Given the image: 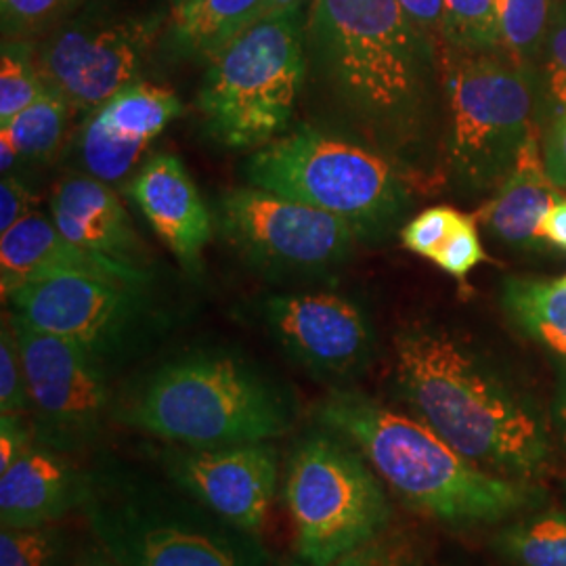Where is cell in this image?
Instances as JSON below:
<instances>
[{
    "label": "cell",
    "mask_w": 566,
    "mask_h": 566,
    "mask_svg": "<svg viewBox=\"0 0 566 566\" xmlns=\"http://www.w3.org/2000/svg\"><path fill=\"white\" fill-rule=\"evenodd\" d=\"M306 57L344 120L397 147L422 135L439 55L397 0H313Z\"/></svg>",
    "instance_id": "obj_2"
},
{
    "label": "cell",
    "mask_w": 566,
    "mask_h": 566,
    "mask_svg": "<svg viewBox=\"0 0 566 566\" xmlns=\"http://www.w3.org/2000/svg\"><path fill=\"white\" fill-rule=\"evenodd\" d=\"M405 15L434 44L437 55L447 49L446 0H397Z\"/></svg>",
    "instance_id": "obj_38"
},
{
    "label": "cell",
    "mask_w": 566,
    "mask_h": 566,
    "mask_svg": "<svg viewBox=\"0 0 566 566\" xmlns=\"http://www.w3.org/2000/svg\"><path fill=\"white\" fill-rule=\"evenodd\" d=\"M447 49L504 55L497 0H446Z\"/></svg>",
    "instance_id": "obj_28"
},
{
    "label": "cell",
    "mask_w": 566,
    "mask_h": 566,
    "mask_svg": "<svg viewBox=\"0 0 566 566\" xmlns=\"http://www.w3.org/2000/svg\"><path fill=\"white\" fill-rule=\"evenodd\" d=\"M554 420H556V428L558 434L563 439V446L566 449V380L560 385L558 390V399H556V409H554Z\"/></svg>",
    "instance_id": "obj_45"
},
{
    "label": "cell",
    "mask_w": 566,
    "mask_h": 566,
    "mask_svg": "<svg viewBox=\"0 0 566 566\" xmlns=\"http://www.w3.org/2000/svg\"><path fill=\"white\" fill-rule=\"evenodd\" d=\"M546 86L558 114L566 112V0L554 2L546 42L542 49Z\"/></svg>",
    "instance_id": "obj_36"
},
{
    "label": "cell",
    "mask_w": 566,
    "mask_h": 566,
    "mask_svg": "<svg viewBox=\"0 0 566 566\" xmlns=\"http://www.w3.org/2000/svg\"><path fill=\"white\" fill-rule=\"evenodd\" d=\"M254 313L292 364L332 388H348L374 359L367 313L340 294H273Z\"/></svg>",
    "instance_id": "obj_14"
},
{
    "label": "cell",
    "mask_w": 566,
    "mask_h": 566,
    "mask_svg": "<svg viewBox=\"0 0 566 566\" xmlns=\"http://www.w3.org/2000/svg\"><path fill=\"white\" fill-rule=\"evenodd\" d=\"M55 271L105 273L124 282L151 285L154 277L103 261L61 235L53 219L39 212L28 214L0 238V292L9 301L21 285Z\"/></svg>",
    "instance_id": "obj_19"
},
{
    "label": "cell",
    "mask_w": 566,
    "mask_h": 566,
    "mask_svg": "<svg viewBox=\"0 0 566 566\" xmlns=\"http://www.w3.org/2000/svg\"><path fill=\"white\" fill-rule=\"evenodd\" d=\"M170 485L252 535L269 521L282 458L273 441L219 447L168 446L158 455Z\"/></svg>",
    "instance_id": "obj_15"
},
{
    "label": "cell",
    "mask_w": 566,
    "mask_h": 566,
    "mask_svg": "<svg viewBox=\"0 0 566 566\" xmlns=\"http://www.w3.org/2000/svg\"><path fill=\"white\" fill-rule=\"evenodd\" d=\"M76 147L82 168L88 172V177L107 185L128 177L147 149V145L114 139L93 116H86L82 122Z\"/></svg>",
    "instance_id": "obj_29"
},
{
    "label": "cell",
    "mask_w": 566,
    "mask_h": 566,
    "mask_svg": "<svg viewBox=\"0 0 566 566\" xmlns=\"http://www.w3.org/2000/svg\"><path fill=\"white\" fill-rule=\"evenodd\" d=\"M392 365L409 411L465 458L521 483L549 470L544 418L460 334L432 322L405 325Z\"/></svg>",
    "instance_id": "obj_1"
},
{
    "label": "cell",
    "mask_w": 566,
    "mask_h": 566,
    "mask_svg": "<svg viewBox=\"0 0 566 566\" xmlns=\"http://www.w3.org/2000/svg\"><path fill=\"white\" fill-rule=\"evenodd\" d=\"M32 401V422L44 446L76 453L93 447L114 413L109 369L82 346L11 313Z\"/></svg>",
    "instance_id": "obj_13"
},
{
    "label": "cell",
    "mask_w": 566,
    "mask_h": 566,
    "mask_svg": "<svg viewBox=\"0 0 566 566\" xmlns=\"http://www.w3.org/2000/svg\"><path fill=\"white\" fill-rule=\"evenodd\" d=\"M181 112V102L170 88L137 81L88 116L118 142L149 145Z\"/></svg>",
    "instance_id": "obj_22"
},
{
    "label": "cell",
    "mask_w": 566,
    "mask_h": 566,
    "mask_svg": "<svg viewBox=\"0 0 566 566\" xmlns=\"http://www.w3.org/2000/svg\"><path fill=\"white\" fill-rule=\"evenodd\" d=\"M214 219L224 242L273 280L329 273L348 261L359 238L332 212L256 187L227 191Z\"/></svg>",
    "instance_id": "obj_12"
},
{
    "label": "cell",
    "mask_w": 566,
    "mask_h": 566,
    "mask_svg": "<svg viewBox=\"0 0 566 566\" xmlns=\"http://www.w3.org/2000/svg\"><path fill=\"white\" fill-rule=\"evenodd\" d=\"M0 413L32 416V401L21 361L20 343L9 313H4L0 329Z\"/></svg>",
    "instance_id": "obj_33"
},
{
    "label": "cell",
    "mask_w": 566,
    "mask_h": 566,
    "mask_svg": "<svg viewBox=\"0 0 566 566\" xmlns=\"http://www.w3.org/2000/svg\"><path fill=\"white\" fill-rule=\"evenodd\" d=\"M11 313L82 346L107 369L139 353L166 325L149 285L105 273L55 271L11 294Z\"/></svg>",
    "instance_id": "obj_10"
},
{
    "label": "cell",
    "mask_w": 566,
    "mask_h": 566,
    "mask_svg": "<svg viewBox=\"0 0 566 566\" xmlns=\"http://www.w3.org/2000/svg\"><path fill=\"white\" fill-rule=\"evenodd\" d=\"M116 424L177 447L277 441L301 420L290 386L227 348H198L154 365L114 401Z\"/></svg>",
    "instance_id": "obj_4"
},
{
    "label": "cell",
    "mask_w": 566,
    "mask_h": 566,
    "mask_svg": "<svg viewBox=\"0 0 566 566\" xmlns=\"http://www.w3.org/2000/svg\"><path fill=\"white\" fill-rule=\"evenodd\" d=\"M537 235L542 242L554 243L566 250V198L556 203L542 219Z\"/></svg>",
    "instance_id": "obj_41"
},
{
    "label": "cell",
    "mask_w": 566,
    "mask_h": 566,
    "mask_svg": "<svg viewBox=\"0 0 566 566\" xmlns=\"http://www.w3.org/2000/svg\"><path fill=\"white\" fill-rule=\"evenodd\" d=\"M560 191L547 175L539 147V130L533 124L497 196L486 203L483 219L502 242L521 248L542 243L537 229L547 212L560 202Z\"/></svg>",
    "instance_id": "obj_20"
},
{
    "label": "cell",
    "mask_w": 566,
    "mask_h": 566,
    "mask_svg": "<svg viewBox=\"0 0 566 566\" xmlns=\"http://www.w3.org/2000/svg\"><path fill=\"white\" fill-rule=\"evenodd\" d=\"M303 2H306V0H264L254 21L263 20V18H269V15H275V13H280V11H285V9L296 7V4H303ZM254 21H252V23H254Z\"/></svg>",
    "instance_id": "obj_44"
},
{
    "label": "cell",
    "mask_w": 566,
    "mask_h": 566,
    "mask_svg": "<svg viewBox=\"0 0 566 566\" xmlns=\"http://www.w3.org/2000/svg\"><path fill=\"white\" fill-rule=\"evenodd\" d=\"M70 566H122L105 547L91 535L84 539L76 552H72Z\"/></svg>",
    "instance_id": "obj_42"
},
{
    "label": "cell",
    "mask_w": 566,
    "mask_h": 566,
    "mask_svg": "<svg viewBox=\"0 0 566 566\" xmlns=\"http://www.w3.org/2000/svg\"><path fill=\"white\" fill-rule=\"evenodd\" d=\"M451 116L449 168L464 189L506 179L531 130L533 93L507 57L449 46L439 55Z\"/></svg>",
    "instance_id": "obj_9"
},
{
    "label": "cell",
    "mask_w": 566,
    "mask_h": 566,
    "mask_svg": "<svg viewBox=\"0 0 566 566\" xmlns=\"http://www.w3.org/2000/svg\"><path fill=\"white\" fill-rule=\"evenodd\" d=\"M313 422L357 447L386 489L439 525H497L542 506L537 486L489 472L413 413L361 390L332 388L313 407Z\"/></svg>",
    "instance_id": "obj_3"
},
{
    "label": "cell",
    "mask_w": 566,
    "mask_h": 566,
    "mask_svg": "<svg viewBox=\"0 0 566 566\" xmlns=\"http://www.w3.org/2000/svg\"><path fill=\"white\" fill-rule=\"evenodd\" d=\"M46 91L36 65V44L2 41L0 51V126H7L21 109Z\"/></svg>",
    "instance_id": "obj_27"
},
{
    "label": "cell",
    "mask_w": 566,
    "mask_h": 566,
    "mask_svg": "<svg viewBox=\"0 0 566 566\" xmlns=\"http://www.w3.org/2000/svg\"><path fill=\"white\" fill-rule=\"evenodd\" d=\"M264 0H187L168 30V49L181 60H208L250 25Z\"/></svg>",
    "instance_id": "obj_21"
},
{
    "label": "cell",
    "mask_w": 566,
    "mask_h": 566,
    "mask_svg": "<svg viewBox=\"0 0 566 566\" xmlns=\"http://www.w3.org/2000/svg\"><path fill=\"white\" fill-rule=\"evenodd\" d=\"M283 465V502L301 565H332L392 526L385 483L340 434L317 424L304 430Z\"/></svg>",
    "instance_id": "obj_7"
},
{
    "label": "cell",
    "mask_w": 566,
    "mask_h": 566,
    "mask_svg": "<svg viewBox=\"0 0 566 566\" xmlns=\"http://www.w3.org/2000/svg\"><path fill=\"white\" fill-rule=\"evenodd\" d=\"M504 304L531 338L566 361V283L507 280Z\"/></svg>",
    "instance_id": "obj_24"
},
{
    "label": "cell",
    "mask_w": 566,
    "mask_h": 566,
    "mask_svg": "<svg viewBox=\"0 0 566 566\" xmlns=\"http://www.w3.org/2000/svg\"><path fill=\"white\" fill-rule=\"evenodd\" d=\"M82 512L91 535L122 566H275L259 535L219 518L181 489L120 465L91 470Z\"/></svg>",
    "instance_id": "obj_5"
},
{
    "label": "cell",
    "mask_w": 566,
    "mask_h": 566,
    "mask_svg": "<svg viewBox=\"0 0 566 566\" xmlns=\"http://www.w3.org/2000/svg\"><path fill=\"white\" fill-rule=\"evenodd\" d=\"M426 544L407 528H388L374 542L357 547L327 566H424Z\"/></svg>",
    "instance_id": "obj_32"
},
{
    "label": "cell",
    "mask_w": 566,
    "mask_h": 566,
    "mask_svg": "<svg viewBox=\"0 0 566 566\" xmlns=\"http://www.w3.org/2000/svg\"><path fill=\"white\" fill-rule=\"evenodd\" d=\"M126 193L182 269L200 273L212 214L185 164L172 154L151 156L126 185Z\"/></svg>",
    "instance_id": "obj_16"
},
{
    "label": "cell",
    "mask_w": 566,
    "mask_h": 566,
    "mask_svg": "<svg viewBox=\"0 0 566 566\" xmlns=\"http://www.w3.org/2000/svg\"><path fill=\"white\" fill-rule=\"evenodd\" d=\"M28 214H32V193L28 185L13 175H4L0 182V233L9 231Z\"/></svg>",
    "instance_id": "obj_39"
},
{
    "label": "cell",
    "mask_w": 566,
    "mask_h": 566,
    "mask_svg": "<svg viewBox=\"0 0 566 566\" xmlns=\"http://www.w3.org/2000/svg\"><path fill=\"white\" fill-rule=\"evenodd\" d=\"M563 282H565V283H566V275H565V277H563Z\"/></svg>",
    "instance_id": "obj_47"
},
{
    "label": "cell",
    "mask_w": 566,
    "mask_h": 566,
    "mask_svg": "<svg viewBox=\"0 0 566 566\" xmlns=\"http://www.w3.org/2000/svg\"><path fill=\"white\" fill-rule=\"evenodd\" d=\"M70 114V103L60 93L46 88L7 126H0V130L9 135L20 158L44 163L60 149Z\"/></svg>",
    "instance_id": "obj_25"
},
{
    "label": "cell",
    "mask_w": 566,
    "mask_h": 566,
    "mask_svg": "<svg viewBox=\"0 0 566 566\" xmlns=\"http://www.w3.org/2000/svg\"><path fill=\"white\" fill-rule=\"evenodd\" d=\"M303 7L245 25L206 60L198 107L227 149H261L287 130L308 78Z\"/></svg>",
    "instance_id": "obj_6"
},
{
    "label": "cell",
    "mask_w": 566,
    "mask_h": 566,
    "mask_svg": "<svg viewBox=\"0 0 566 566\" xmlns=\"http://www.w3.org/2000/svg\"><path fill=\"white\" fill-rule=\"evenodd\" d=\"M51 219L61 235L103 261L151 275V256L120 198L95 177H70L51 196ZM154 277V275H151Z\"/></svg>",
    "instance_id": "obj_17"
},
{
    "label": "cell",
    "mask_w": 566,
    "mask_h": 566,
    "mask_svg": "<svg viewBox=\"0 0 566 566\" xmlns=\"http://www.w3.org/2000/svg\"><path fill=\"white\" fill-rule=\"evenodd\" d=\"M18 158H20V154H18V149L13 147L9 135L0 130V170H2V175H9V172H11V168L15 166Z\"/></svg>",
    "instance_id": "obj_43"
},
{
    "label": "cell",
    "mask_w": 566,
    "mask_h": 566,
    "mask_svg": "<svg viewBox=\"0 0 566 566\" xmlns=\"http://www.w3.org/2000/svg\"><path fill=\"white\" fill-rule=\"evenodd\" d=\"M36 443L39 437L32 416L0 413V472L15 464Z\"/></svg>",
    "instance_id": "obj_37"
},
{
    "label": "cell",
    "mask_w": 566,
    "mask_h": 566,
    "mask_svg": "<svg viewBox=\"0 0 566 566\" xmlns=\"http://www.w3.org/2000/svg\"><path fill=\"white\" fill-rule=\"evenodd\" d=\"M547 175L558 191H566V112L558 114L546 139Z\"/></svg>",
    "instance_id": "obj_40"
},
{
    "label": "cell",
    "mask_w": 566,
    "mask_h": 566,
    "mask_svg": "<svg viewBox=\"0 0 566 566\" xmlns=\"http://www.w3.org/2000/svg\"><path fill=\"white\" fill-rule=\"evenodd\" d=\"M67 537L57 525L0 531V566H70Z\"/></svg>",
    "instance_id": "obj_30"
},
{
    "label": "cell",
    "mask_w": 566,
    "mask_h": 566,
    "mask_svg": "<svg viewBox=\"0 0 566 566\" xmlns=\"http://www.w3.org/2000/svg\"><path fill=\"white\" fill-rule=\"evenodd\" d=\"M464 212L451 206H434L420 212L416 219L405 224L401 242L405 248L418 256L432 261V256L441 250L455 224L460 223Z\"/></svg>",
    "instance_id": "obj_34"
},
{
    "label": "cell",
    "mask_w": 566,
    "mask_h": 566,
    "mask_svg": "<svg viewBox=\"0 0 566 566\" xmlns=\"http://www.w3.org/2000/svg\"><path fill=\"white\" fill-rule=\"evenodd\" d=\"M163 25L160 11L86 7L46 32L36 46L42 81L86 118L137 82Z\"/></svg>",
    "instance_id": "obj_11"
},
{
    "label": "cell",
    "mask_w": 566,
    "mask_h": 566,
    "mask_svg": "<svg viewBox=\"0 0 566 566\" xmlns=\"http://www.w3.org/2000/svg\"><path fill=\"white\" fill-rule=\"evenodd\" d=\"M483 261H485V250L479 240L476 219L470 214H462L460 223L455 224L447 242L432 256V263L441 266L455 280H464L465 275Z\"/></svg>",
    "instance_id": "obj_35"
},
{
    "label": "cell",
    "mask_w": 566,
    "mask_h": 566,
    "mask_svg": "<svg viewBox=\"0 0 566 566\" xmlns=\"http://www.w3.org/2000/svg\"><path fill=\"white\" fill-rule=\"evenodd\" d=\"M493 546L510 566H566V510L531 507L497 531Z\"/></svg>",
    "instance_id": "obj_23"
},
{
    "label": "cell",
    "mask_w": 566,
    "mask_h": 566,
    "mask_svg": "<svg viewBox=\"0 0 566 566\" xmlns=\"http://www.w3.org/2000/svg\"><path fill=\"white\" fill-rule=\"evenodd\" d=\"M552 9V0H497L504 55L514 65L525 70L528 63L539 60Z\"/></svg>",
    "instance_id": "obj_26"
},
{
    "label": "cell",
    "mask_w": 566,
    "mask_h": 566,
    "mask_svg": "<svg viewBox=\"0 0 566 566\" xmlns=\"http://www.w3.org/2000/svg\"><path fill=\"white\" fill-rule=\"evenodd\" d=\"M243 175L250 187L315 206L374 235L407 202L403 177L376 149L304 124L254 149Z\"/></svg>",
    "instance_id": "obj_8"
},
{
    "label": "cell",
    "mask_w": 566,
    "mask_h": 566,
    "mask_svg": "<svg viewBox=\"0 0 566 566\" xmlns=\"http://www.w3.org/2000/svg\"><path fill=\"white\" fill-rule=\"evenodd\" d=\"M88 0H0L2 39L32 41L51 32Z\"/></svg>",
    "instance_id": "obj_31"
},
{
    "label": "cell",
    "mask_w": 566,
    "mask_h": 566,
    "mask_svg": "<svg viewBox=\"0 0 566 566\" xmlns=\"http://www.w3.org/2000/svg\"><path fill=\"white\" fill-rule=\"evenodd\" d=\"M88 493L91 470H82L72 453L39 441L0 472V525H55L74 510H82Z\"/></svg>",
    "instance_id": "obj_18"
},
{
    "label": "cell",
    "mask_w": 566,
    "mask_h": 566,
    "mask_svg": "<svg viewBox=\"0 0 566 566\" xmlns=\"http://www.w3.org/2000/svg\"><path fill=\"white\" fill-rule=\"evenodd\" d=\"M185 2L187 0H170V7H172V11H179Z\"/></svg>",
    "instance_id": "obj_46"
}]
</instances>
